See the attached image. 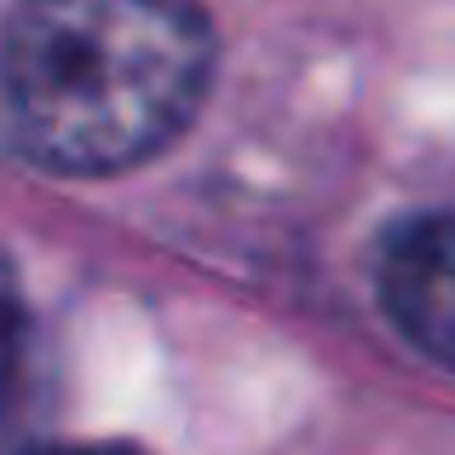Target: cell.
<instances>
[{
    "mask_svg": "<svg viewBox=\"0 0 455 455\" xmlns=\"http://www.w3.org/2000/svg\"><path fill=\"white\" fill-rule=\"evenodd\" d=\"M213 81L196 0H18L0 23V133L46 173L104 179L190 127Z\"/></svg>",
    "mask_w": 455,
    "mask_h": 455,
    "instance_id": "1",
    "label": "cell"
},
{
    "mask_svg": "<svg viewBox=\"0 0 455 455\" xmlns=\"http://www.w3.org/2000/svg\"><path fill=\"white\" fill-rule=\"evenodd\" d=\"M380 300L403 340L455 375V213L415 220L380 259Z\"/></svg>",
    "mask_w": 455,
    "mask_h": 455,
    "instance_id": "2",
    "label": "cell"
},
{
    "mask_svg": "<svg viewBox=\"0 0 455 455\" xmlns=\"http://www.w3.org/2000/svg\"><path fill=\"white\" fill-rule=\"evenodd\" d=\"M23 346H29V306H23L18 271L0 254V403L12 398V387L23 375Z\"/></svg>",
    "mask_w": 455,
    "mask_h": 455,
    "instance_id": "3",
    "label": "cell"
},
{
    "mask_svg": "<svg viewBox=\"0 0 455 455\" xmlns=\"http://www.w3.org/2000/svg\"><path fill=\"white\" fill-rule=\"evenodd\" d=\"M35 455H139V450H122V444H46Z\"/></svg>",
    "mask_w": 455,
    "mask_h": 455,
    "instance_id": "4",
    "label": "cell"
}]
</instances>
